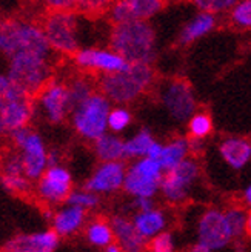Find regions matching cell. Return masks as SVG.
I'll return each instance as SVG.
<instances>
[{
    "instance_id": "6da1fadb",
    "label": "cell",
    "mask_w": 251,
    "mask_h": 252,
    "mask_svg": "<svg viewBox=\"0 0 251 252\" xmlns=\"http://www.w3.org/2000/svg\"><path fill=\"white\" fill-rule=\"evenodd\" d=\"M109 46L130 63L153 65L157 57V32L148 20L112 23Z\"/></svg>"
},
{
    "instance_id": "7a4b0ae2",
    "label": "cell",
    "mask_w": 251,
    "mask_h": 252,
    "mask_svg": "<svg viewBox=\"0 0 251 252\" xmlns=\"http://www.w3.org/2000/svg\"><path fill=\"white\" fill-rule=\"evenodd\" d=\"M154 80L156 72L153 65L130 63L127 68L119 72L100 75L97 88L109 98L111 103L130 105L151 90Z\"/></svg>"
},
{
    "instance_id": "3957f363",
    "label": "cell",
    "mask_w": 251,
    "mask_h": 252,
    "mask_svg": "<svg viewBox=\"0 0 251 252\" xmlns=\"http://www.w3.org/2000/svg\"><path fill=\"white\" fill-rule=\"evenodd\" d=\"M22 51L53 56L42 25L22 19L0 20V54L8 59Z\"/></svg>"
},
{
    "instance_id": "277c9868",
    "label": "cell",
    "mask_w": 251,
    "mask_h": 252,
    "mask_svg": "<svg viewBox=\"0 0 251 252\" xmlns=\"http://www.w3.org/2000/svg\"><path fill=\"white\" fill-rule=\"evenodd\" d=\"M8 60V77L31 95H36L53 79V56L22 51Z\"/></svg>"
},
{
    "instance_id": "5b68a950",
    "label": "cell",
    "mask_w": 251,
    "mask_h": 252,
    "mask_svg": "<svg viewBox=\"0 0 251 252\" xmlns=\"http://www.w3.org/2000/svg\"><path fill=\"white\" fill-rule=\"evenodd\" d=\"M112 108L109 98L100 91L93 93L80 105L71 111V125L79 137L94 142L108 131V116Z\"/></svg>"
},
{
    "instance_id": "8992f818",
    "label": "cell",
    "mask_w": 251,
    "mask_h": 252,
    "mask_svg": "<svg viewBox=\"0 0 251 252\" xmlns=\"http://www.w3.org/2000/svg\"><path fill=\"white\" fill-rule=\"evenodd\" d=\"M42 28L56 54L74 56L80 48V25L74 11H48Z\"/></svg>"
},
{
    "instance_id": "52a82bcc",
    "label": "cell",
    "mask_w": 251,
    "mask_h": 252,
    "mask_svg": "<svg viewBox=\"0 0 251 252\" xmlns=\"http://www.w3.org/2000/svg\"><path fill=\"white\" fill-rule=\"evenodd\" d=\"M9 135L22 157L25 175L31 182H37L48 168V148L43 137L31 126L12 131Z\"/></svg>"
},
{
    "instance_id": "ba28073f",
    "label": "cell",
    "mask_w": 251,
    "mask_h": 252,
    "mask_svg": "<svg viewBox=\"0 0 251 252\" xmlns=\"http://www.w3.org/2000/svg\"><path fill=\"white\" fill-rule=\"evenodd\" d=\"M165 169L160 161L151 157H141L133 160L127 166V175L123 182V191L130 197H156L160 192V183Z\"/></svg>"
},
{
    "instance_id": "9c48e42d",
    "label": "cell",
    "mask_w": 251,
    "mask_h": 252,
    "mask_svg": "<svg viewBox=\"0 0 251 252\" xmlns=\"http://www.w3.org/2000/svg\"><path fill=\"white\" fill-rule=\"evenodd\" d=\"M200 179V165L194 157H186L178 166L167 171L160 183V195L170 205H180L188 200Z\"/></svg>"
},
{
    "instance_id": "30bf717a",
    "label": "cell",
    "mask_w": 251,
    "mask_h": 252,
    "mask_svg": "<svg viewBox=\"0 0 251 252\" xmlns=\"http://www.w3.org/2000/svg\"><path fill=\"white\" fill-rule=\"evenodd\" d=\"M160 103L176 123H186L197 111V98L193 86L183 79H170L160 85Z\"/></svg>"
},
{
    "instance_id": "8fae6325",
    "label": "cell",
    "mask_w": 251,
    "mask_h": 252,
    "mask_svg": "<svg viewBox=\"0 0 251 252\" xmlns=\"http://www.w3.org/2000/svg\"><path fill=\"white\" fill-rule=\"evenodd\" d=\"M31 97L33 95L16 82H11L6 91L0 95V114H2L6 134L30 126L36 111Z\"/></svg>"
},
{
    "instance_id": "7c38bea8",
    "label": "cell",
    "mask_w": 251,
    "mask_h": 252,
    "mask_svg": "<svg viewBox=\"0 0 251 252\" xmlns=\"http://www.w3.org/2000/svg\"><path fill=\"white\" fill-rule=\"evenodd\" d=\"M196 237L197 242L208 246L213 252H222L236 242L225 211L219 208H207L200 212L196 221Z\"/></svg>"
},
{
    "instance_id": "4fadbf2b",
    "label": "cell",
    "mask_w": 251,
    "mask_h": 252,
    "mask_svg": "<svg viewBox=\"0 0 251 252\" xmlns=\"http://www.w3.org/2000/svg\"><path fill=\"white\" fill-rule=\"evenodd\" d=\"M72 175L64 165L48 166L36 183V195L46 206H59L67 203L72 191Z\"/></svg>"
},
{
    "instance_id": "5bb4252c",
    "label": "cell",
    "mask_w": 251,
    "mask_h": 252,
    "mask_svg": "<svg viewBox=\"0 0 251 252\" xmlns=\"http://www.w3.org/2000/svg\"><path fill=\"white\" fill-rule=\"evenodd\" d=\"M36 108L51 125L65 122L71 112L67 82L49 80L42 90L36 94Z\"/></svg>"
},
{
    "instance_id": "9a60e30c",
    "label": "cell",
    "mask_w": 251,
    "mask_h": 252,
    "mask_svg": "<svg viewBox=\"0 0 251 252\" xmlns=\"http://www.w3.org/2000/svg\"><path fill=\"white\" fill-rule=\"evenodd\" d=\"M74 65L80 71L90 74H112L125 69L130 62L125 60L117 51L109 48H99V46H88L79 48V51L72 56Z\"/></svg>"
},
{
    "instance_id": "2e32d148",
    "label": "cell",
    "mask_w": 251,
    "mask_h": 252,
    "mask_svg": "<svg viewBox=\"0 0 251 252\" xmlns=\"http://www.w3.org/2000/svg\"><path fill=\"white\" fill-rule=\"evenodd\" d=\"M127 165L123 160L117 161H100L93 174L83 183V188L102 195H111L123 189Z\"/></svg>"
},
{
    "instance_id": "e0dca14e",
    "label": "cell",
    "mask_w": 251,
    "mask_h": 252,
    "mask_svg": "<svg viewBox=\"0 0 251 252\" xmlns=\"http://www.w3.org/2000/svg\"><path fill=\"white\" fill-rule=\"evenodd\" d=\"M165 0H112L108 17L112 23L131 20H151L164 9Z\"/></svg>"
},
{
    "instance_id": "ac0fdd59",
    "label": "cell",
    "mask_w": 251,
    "mask_h": 252,
    "mask_svg": "<svg viewBox=\"0 0 251 252\" xmlns=\"http://www.w3.org/2000/svg\"><path fill=\"white\" fill-rule=\"evenodd\" d=\"M60 237L53 229L14 235L5 245L3 252H54Z\"/></svg>"
},
{
    "instance_id": "d6986e66",
    "label": "cell",
    "mask_w": 251,
    "mask_h": 252,
    "mask_svg": "<svg viewBox=\"0 0 251 252\" xmlns=\"http://www.w3.org/2000/svg\"><path fill=\"white\" fill-rule=\"evenodd\" d=\"M88 212L79 206H74L70 203H65V206L57 208L51 214V229L60 237V238H70L83 231L86 224Z\"/></svg>"
},
{
    "instance_id": "ffe728a7",
    "label": "cell",
    "mask_w": 251,
    "mask_h": 252,
    "mask_svg": "<svg viewBox=\"0 0 251 252\" xmlns=\"http://www.w3.org/2000/svg\"><path fill=\"white\" fill-rule=\"evenodd\" d=\"M222 161L233 171H242L251 163V140L239 135L225 137L217 145Z\"/></svg>"
},
{
    "instance_id": "44dd1931",
    "label": "cell",
    "mask_w": 251,
    "mask_h": 252,
    "mask_svg": "<svg viewBox=\"0 0 251 252\" xmlns=\"http://www.w3.org/2000/svg\"><path fill=\"white\" fill-rule=\"evenodd\" d=\"M114 242L120 245L123 252H145L148 249V242L136 231L131 217L116 214L109 219Z\"/></svg>"
},
{
    "instance_id": "7402d4cb",
    "label": "cell",
    "mask_w": 251,
    "mask_h": 252,
    "mask_svg": "<svg viewBox=\"0 0 251 252\" xmlns=\"http://www.w3.org/2000/svg\"><path fill=\"white\" fill-rule=\"evenodd\" d=\"M131 220H133L136 231L139 232L146 242H149L157 234L167 231L170 224V217L165 212V209L157 208V206L148 211H134Z\"/></svg>"
},
{
    "instance_id": "603a6c76",
    "label": "cell",
    "mask_w": 251,
    "mask_h": 252,
    "mask_svg": "<svg viewBox=\"0 0 251 252\" xmlns=\"http://www.w3.org/2000/svg\"><path fill=\"white\" fill-rule=\"evenodd\" d=\"M216 28H217L216 14H211V12L207 11H197L182 27L178 35V42L182 46H188L200 39H204L205 35L213 32Z\"/></svg>"
},
{
    "instance_id": "cb8c5ba5",
    "label": "cell",
    "mask_w": 251,
    "mask_h": 252,
    "mask_svg": "<svg viewBox=\"0 0 251 252\" xmlns=\"http://www.w3.org/2000/svg\"><path fill=\"white\" fill-rule=\"evenodd\" d=\"M191 153V142L188 137L183 135H178L173 137L171 140H168L167 143L162 145V153L159 157V161L162 168L167 171L173 169L182 163L186 157H190Z\"/></svg>"
},
{
    "instance_id": "d4e9b609",
    "label": "cell",
    "mask_w": 251,
    "mask_h": 252,
    "mask_svg": "<svg viewBox=\"0 0 251 252\" xmlns=\"http://www.w3.org/2000/svg\"><path fill=\"white\" fill-rule=\"evenodd\" d=\"M94 154L99 161L125 160V140L116 132L107 131L93 142Z\"/></svg>"
},
{
    "instance_id": "484cf974",
    "label": "cell",
    "mask_w": 251,
    "mask_h": 252,
    "mask_svg": "<svg viewBox=\"0 0 251 252\" xmlns=\"http://www.w3.org/2000/svg\"><path fill=\"white\" fill-rule=\"evenodd\" d=\"M83 234L86 242L99 249H105L108 245L114 242V232H112L111 221L100 217L86 221Z\"/></svg>"
},
{
    "instance_id": "4316f807",
    "label": "cell",
    "mask_w": 251,
    "mask_h": 252,
    "mask_svg": "<svg viewBox=\"0 0 251 252\" xmlns=\"http://www.w3.org/2000/svg\"><path fill=\"white\" fill-rule=\"evenodd\" d=\"M67 88H68V97H70L71 111L77 105H80L83 100H86L93 93H96V83L91 79L90 72L72 75V77L67 82ZM70 114H71V112H70Z\"/></svg>"
},
{
    "instance_id": "83f0119b",
    "label": "cell",
    "mask_w": 251,
    "mask_h": 252,
    "mask_svg": "<svg viewBox=\"0 0 251 252\" xmlns=\"http://www.w3.org/2000/svg\"><path fill=\"white\" fill-rule=\"evenodd\" d=\"M156 142L153 132L142 128L130 138L125 140V160H136L141 157H146L151 145Z\"/></svg>"
},
{
    "instance_id": "f1b7e54d",
    "label": "cell",
    "mask_w": 251,
    "mask_h": 252,
    "mask_svg": "<svg viewBox=\"0 0 251 252\" xmlns=\"http://www.w3.org/2000/svg\"><path fill=\"white\" fill-rule=\"evenodd\" d=\"M185 125H186L188 138L199 142H204L205 138H208L213 134V129H215L213 119L205 111H196Z\"/></svg>"
},
{
    "instance_id": "f546056e",
    "label": "cell",
    "mask_w": 251,
    "mask_h": 252,
    "mask_svg": "<svg viewBox=\"0 0 251 252\" xmlns=\"http://www.w3.org/2000/svg\"><path fill=\"white\" fill-rule=\"evenodd\" d=\"M223 211H225V216H227L231 232L234 235V240H242V237L247 235V219H248L247 208L233 205Z\"/></svg>"
},
{
    "instance_id": "4dcf8cb0",
    "label": "cell",
    "mask_w": 251,
    "mask_h": 252,
    "mask_svg": "<svg viewBox=\"0 0 251 252\" xmlns=\"http://www.w3.org/2000/svg\"><path fill=\"white\" fill-rule=\"evenodd\" d=\"M228 17L234 28L251 31V0H237L228 11Z\"/></svg>"
},
{
    "instance_id": "1f68e13d",
    "label": "cell",
    "mask_w": 251,
    "mask_h": 252,
    "mask_svg": "<svg viewBox=\"0 0 251 252\" xmlns=\"http://www.w3.org/2000/svg\"><path fill=\"white\" fill-rule=\"evenodd\" d=\"M133 123V114L127 105H116L112 106L108 116V131L120 134L130 128Z\"/></svg>"
},
{
    "instance_id": "d6a6232c",
    "label": "cell",
    "mask_w": 251,
    "mask_h": 252,
    "mask_svg": "<svg viewBox=\"0 0 251 252\" xmlns=\"http://www.w3.org/2000/svg\"><path fill=\"white\" fill-rule=\"evenodd\" d=\"M33 182L25 174H2L0 172V185L8 192L16 195H25L31 192Z\"/></svg>"
},
{
    "instance_id": "836d02e7",
    "label": "cell",
    "mask_w": 251,
    "mask_h": 252,
    "mask_svg": "<svg viewBox=\"0 0 251 252\" xmlns=\"http://www.w3.org/2000/svg\"><path fill=\"white\" fill-rule=\"evenodd\" d=\"M67 203L79 206L82 209H85L86 212L94 211L100 206V195L90 191L86 188H80V189H72L71 194L67 198Z\"/></svg>"
},
{
    "instance_id": "e575fe53",
    "label": "cell",
    "mask_w": 251,
    "mask_h": 252,
    "mask_svg": "<svg viewBox=\"0 0 251 252\" xmlns=\"http://www.w3.org/2000/svg\"><path fill=\"white\" fill-rule=\"evenodd\" d=\"M197 11H207L211 14H228V11L234 6L237 0H188Z\"/></svg>"
},
{
    "instance_id": "d590c367",
    "label": "cell",
    "mask_w": 251,
    "mask_h": 252,
    "mask_svg": "<svg viewBox=\"0 0 251 252\" xmlns=\"http://www.w3.org/2000/svg\"><path fill=\"white\" fill-rule=\"evenodd\" d=\"M148 252H176V238L167 229L148 242Z\"/></svg>"
},
{
    "instance_id": "8d00e7d4",
    "label": "cell",
    "mask_w": 251,
    "mask_h": 252,
    "mask_svg": "<svg viewBox=\"0 0 251 252\" xmlns=\"http://www.w3.org/2000/svg\"><path fill=\"white\" fill-rule=\"evenodd\" d=\"M112 0H76V11L83 14H100L108 11Z\"/></svg>"
},
{
    "instance_id": "74e56055",
    "label": "cell",
    "mask_w": 251,
    "mask_h": 252,
    "mask_svg": "<svg viewBox=\"0 0 251 252\" xmlns=\"http://www.w3.org/2000/svg\"><path fill=\"white\" fill-rule=\"evenodd\" d=\"M0 172L2 174H25L23 172V161L17 151L9 153L3 160H0Z\"/></svg>"
},
{
    "instance_id": "f35d334b",
    "label": "cell",
    "mask_w": 251,
    "mask_h": 252,
    "mask_svg": "<svg viewBox=\"0 0 251 252\" xmlns=\"http://www.w3.org/2000/svg\"><path fill=\"white\" fill-rule=\"evenodd\" d=\"M49 11H76V0H37Z\"/></svg>"
},
{
    "instance_id": "ab89813d",
    "label": "cell",
    "mask_w": 251,
    "mask_h": 252,
    "mask_svg": "<svg viewBox=\"0 0 251 252\" xmlns=\"http://www.w3.org/2000/svg\"><path fill=\"white\" fill-rule=\"evenodd\" d=\"M156 206L153 197H136L133 198V209L134 211H148Z\"/></svg>"
},
{
    "instance_id": "60d3db41",
    "label": "cell",
    "mask_w": 251,
    "mask_h": 252,
    "mask_svg": "<svg viewBox=\"0 0 251 252\" xmlns=\"http://www.w3.org/2000/svg\"><path fill=\"white\" fill-rule=\"evenodd\" d=\"M242 203L247 209L251 211V183H248L245 188H244V191H242Z\"/></svg>"
},
{
    "instance_id": "b9f144b4",
    "label": "cell",
    "mask_w": 251,
    "mask_h": 252,
    "mask_svg": "<svg viewBox=\"0 0 251 252\" xmlns=\"http://www.w3.org/2000/svg\"><path fill=\"white\" fill-rule=\"evenodd\" d=\"M162 145L164 143H160V142H154L153 145H151V148H149V151H148V156L146 157H151V158H156V160H159V157H160V153H162Z\"/></svg>"
},
{
    "instance_id": "7bdbcfd3",
    "label": "cell",
    "mask_w": 251,
    "mask_h": 252,
    "mask_svg": "<svg viewBox=\"0 0 251 252\" xmlns=\"http://www.w3.org/2000/svg\"><path fill=\"white\" fill-rule=\"evenodd\" d=\"M62 160H60V153L57 149H49L48 151V166H53V165H59Z\"/></svg>"
},
{
    "instance_id": "ee69618b",
    "label": "cell",
    "mask_w": 251,
    "mask_h": 252,
    "mask_svg": "<svg viewBox=\"0 0 251 252\" xmlns=\"http://www.w3.org/2000/svg\"><path fill=\"white\" fill-rule=\"evenodd\" d=\"M186 252H213L208 246H205L204 243H200V242H196L193 243L190 248H188Z\"/></svg>"
},
{
    "instance_id": "f6af8a7d",
    "label": "cell",
    "mask_w": 251,
    "mask_h": 252,
    "mask_svg": "<svg viewBox=\"0 0 251 252\" xmlns=\"http://www.w3.org/2000/svg\"><path fill=\"white\" fill-rule=\"evenodd\" d=\"M104 252H123V249L120 248V245H119V243L112 242L111 245H108V246L104 249Z\"/></svg>"
},
{
    "instance_id": "bcb514c9",
    "label": "cell",
    "mask_w": 251,
    "mask_h": 252,
    "mask_svg": "<svg viewBox=\"0 0 251 252\" xmlns=\"http://www.w3.org/2000/svg\"><path fill=\"white\" fill-rule=\"evenodd\" d=\"M247 235L251 238V211L248 212V219H247Z\"/></svg>"
},
{
    "instance_id": "7dc6e473",
    "label": "cell",
    "mask_w": 251,
    "mask_h": 252,
    "mask_svg": "<svg viewBox=\"0 0 251 252\" xmlns=\"http://www.w3.org/2000/svg\"><path fill=\"white\" fill-rule=\"evenodd\" d=\"M6 134V129H5V125H3V120H2V114H0V137Z\"/></svg>"
}]
</instances>
